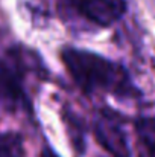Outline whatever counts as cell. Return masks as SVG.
Here are the masks:
<instances>
[{
	"mask_svg": "<svg viewBox=\"0 0 155 157\" xmlns=\"http://www.w3.org/2000/svg\"><path fill=\"white\" fill-rule=\"evenodd\" d=\"M59 58L75 86L87 96L108 95L122 102L143 98L131 72L119 61L75 46L62 48Z\"/></svg>",
	"mask_w": 155,
	"mask_h": 157,
	"instance_id": "cell-1",
	"label": "cell"
},
{
	"mask_svg": "<svg viewBox=\"0 0 155 157\" xmlns=\"http://www.w3.org/2000/svg\"><path fill=\"white\" fill-rule=\"evenodd\" d=\"M44 79L46 67L41 58L24 46L8 51L0 61V90L14 104H28V81L31 78Z\"/></svg>",
	"mask_w": 155,
	"mask_h": 157,
	"instance_id": "cell-2",
	"label": "cell"
},
{
	"mask_svg": "<svg viewBox=\"0 0 155 157\" xmlns=\"http://www.w3.org/2000/svg\"><path fill=\"white\" fill-rule=\"evenodd\" d=\"M94 140L111 157H131L126 119L109 105L96 108L91 122Z\"/></svg>",
	"mask_w": 155,
	"mask_h": 157,
	"instance_id": "cell-3",
	"label": "cell"
},
{
	"mask_svg": "<svg viewBox=\"0 0 155 157\" xmlns=\"http://www.w3.org/2000/svg\"><path fill=\"white\" fill-rule=\"evenodd\" d=\"M64 8L85 23L106 29L119 23L126 11V0H61Z\"/></svg>",
	"mask_w": 155,
	"mask_h": 157,
	"instance_id": "cell-4",
	"label": "cell"
},
{
	"mask_svg": "<svg viewBox=\"0 0 155 157\" xmlns=\"http://www.w3.org/2000/svg\"><path fill=\"white\" fill-rule=\"evenodd\" d=\"M138 157H155V116H140L134 122Z\"/></svg>",
	"mask_w": 155,
	"mask_h": 157,
	"instance_id": "cell-5",
	"label": "cell"
},
{
	"mask_svg": "<svg viewBox=\"0 0 155 157\" xmlns=\"http://www.w3.org/2000/svg\"><path fill=\"white\" fill-rule=\"evenodd\" d=\"M0 157H26L24 137L21 133L14 130L0 133Z\"/></svg>",
	"mask_w": 155,
	"mask_h": 157,
	"instance_id": "cell-6",
	"label": "cell"
},
{
	"mask_svg": "<svg viewBox=\"0 0 155 157\" xmlns=\"http://www.w3.org/2000/svg\"><path fill=\"white\" fill-rule=\"evenodd\" d=\"M40 157H59V156H58V154H56V153L52 150L50 147H47V145H46V147L43 148V151H41V156H40Z\"/></svg>",
	"mask_w": 155,
	"mask_h": 157,
	"instance_id": "cell-7",
	"label": "cell"
}]
</instances>
